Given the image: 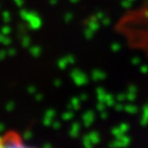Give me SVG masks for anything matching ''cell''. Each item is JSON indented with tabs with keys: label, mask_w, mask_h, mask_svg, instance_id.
Here are the masks:
<instances>
[{
	"label": "cell",
	"mask_w": 148,
	"mask_h": 148,
	"mask_svg": "<svg viewBox=\"0 0 148 148\" xmlns=\"http://www.w3.org/2000/svg\"><path fill=\"white\" fill-rule=\"evenodd\" d=\"M0 148H31L25 146L14 133H8L0 138Z\"/></svg>",
	"instance_id": "cell-1"
}]
</instances>
